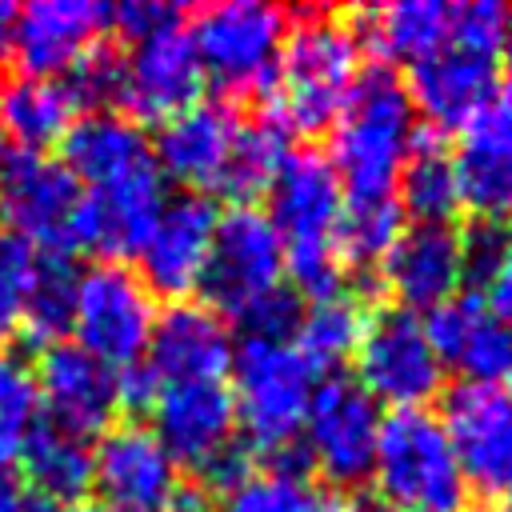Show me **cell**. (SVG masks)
<instances>
[{
  "label": "cell",
  "mask_w": 512,
  "mask_h": 512,
  "mask_svg": "<svg viewBox=\"0 0 512 512\" xmlns=\"http://www.w3.org/2000/svg\"><path fill=\"white\" fill-rule=\"evenodd\" d=\"M60 164L80 188H108L152 172V140L124 112H84L60 136Z\"/></svg>",
  "instance_id": "obj_26"
},
{
  "label": "cell",
  "mask_w": 512,
  "mask_h": 512,
  "mask_svg": "<svg viewBox=\"0 0 512 512\" xmlns=\"http://www.w3.org/2000/svg\"><path fill=\"white\" fill-rule=\"evenodd\" d=\"M148 368L160 384H220L232 372V324L208 304L176 300L156 312L148 336Z\"/></svg>",
  "instance_id": "obj_18"
},
{
  "label": "cell",
  "mask_w": 512,
  "mask_h": 512,
  "mask_svg": "<svg viewBox=\"0 0 512 512\" xmlns=\"http://www.w3.org/2000/svg\"><path fill=\"white\" fill-rule=\"evenodd\" d=\"M396 184H400L396 204L416 224H452V216L460 212V180H456L452 152L444 148V136L432 132L428 124L416 128L412 152Z\"/></svg>",
  "instance_id": "obj_30"
},
{
  "label": "cell",
  "mask_w": 512,
  "mask_h": 512,
  "mask_svg": "<svg viewBox=\"0 0 512 512\" xmlns=\"http://www.w3.org/2000/svg\"><path fill=\"white\" fill-rule=\"evenodd\" d=\"M440 424L456 452L464 488L512 500V392L500 384H452Z\"/></svg>",
  "instance_id": "obj_11"
},
{
  "label": "cell",
  "mask_w": 512,
  "mask_h": 512,
  "mask_svg": "<svg viewBox=\"0 0 512 512\" xmlns=\"http://www.w3.org/2000/svg\"><path fill=\"white\" fill-rule=\"evenodd\" d=\"M500 56L512 64V12L504 16V40H500Z\"/></svg>",
  "instance_id": "obj_47"
},
{
  "label": "cell",
  "mask_w": 512,
  "mask_h": 512,
  "mask_svg": "<svg viewBox=\"0 0 512 512\" xmlns=\"http://www.w3.org/2000/svg\"><path fill=\"white\" fill-rule=\"evenodd\" d=\"M372 476L380 504L400 512H460L468 500L448 432L428 408H396L380 420Z\"/></svg>",
  "instance_id": "obj_6"
},
{
  "label": "cell",
  "mask_w": 512,
  "mask_h": 512,
  "mask_svg": "<svg viewBox=\"0 0 512 512\" xmlns=\"http://www.w3.org/2000/svg\"><path fill=\"white\" fill-rule=\"evenodd\" d=\"M416 108L392 64L360 68L332 120V168L344 200L396 196V176L416 140Z\"/></svg>",
  "instance_id": "obj_2"
},
{
  "label": "cell",
  "mask_w": 512,
  "mask_h": 512,
  "mask_svg": "<svg viewBox=\"0 0 512 512\" xmlns=\"http://www.w3.org/2000/svg\"><path fill=\"white\" fill-rule=\"evenodd\" d=\"M152 436L172 464L204 476L228 448H236V404L228 384H164L152 404Z\"/></svg>",
  "instance_id": "obj_16"
},
{
  "label": "cell",
  "mask_w": 512,
  "mask_h": 512,
  "mask_svg": "<svg viewBox=\"0 0 512 512\" xmlns=\"http://www.w3.org/2000/svg\"><path fill=\"white\" fill-rule=\"evenodd\" d=\"M352 360L356 384L376 404H392V412L424 408L444 388V364L424 332V320L404 308H376L364 320Z\"/></svg>",
  "instance_id": "obj_8"
},
{
  "label": "cell",
  "mask_w": 512,
  "mask_h": 512,
  "mask_svg": "<svg viewBox=\"0 0 512 512\" xmlns=\"http://www.w3.org/2000/svg\"><path fill=\"white\" fill-rule=\"evenodd\" d=\"M12 28H16V8L0 0V64L12 56Z\"/></svg>",
  "instance_id": "obj_45"
},
{
  "label": "cell",
  "mask_w": 512,
  "mask_h": 512,
  "mask_svg": "<svg viewBox=\"0 0 512 512\" xmlns=\"http://www.w3.org/2000/svg\"><path fill=\"white\" fill-rule=\"evenodd\" d=\"M400 232H404V212L396 196H352L340 208L336 252L344 264L368 268L384 260V252L396 244Z\"/></svg>",
  "instance_id": "obj_34"
},
{
  "label": "cell",
  "mask_w": 512,
  "mask_h": 512,
  "mask_svg": "<svg viewBox=\"0 0 512 512\" xmlns=\"http://www.w3.org/2000/svg\"><path fill=\"white\" fill-rule=\"evenodd\" d=\"M108 28V8L88 0H36L16 8L12 28V56L20 60L24 76L60 80Z\"/></svg>",
  "instance_id": "obj_25"
},
{
  "label": "cell",
  "mask_w": 512,
  "mask_h": 512,
  "mask_svg": "<svg viewBox=\"0 0 512 512\" xmlns=\"http://www.w3.org/2000/svg\"><path fill=\"white\" fill-rule=\"evenodd\" d=\"M380 404L348 376H332L316 384L308 416H304V456L332 484H360L372 476L376 436H380Z\"/></svg>",
  "instance_id": "obj_12"
},
{
  "label": "cell",
  "mask_w": 512,
  "mask_h": 512,
  "mask_svg": "<svg viewBox=\"0 0 512 512\" xmlns=\"http://www.w3.org/2000/svg\"><path fill=\"white\" fill-rule=\"evenodd\" d=\"M268 196H272L268 220L284 248L288 288L296 296H308L312 304L340 296L344 260L336 252V224L344 208V188L332 160L316 148L288 152Z\"/></svg>",
  "instance_id": "obj_1"
},
{
  "label": "cell",
  "mask_w": 512,
  "mask_h": 512,
  "mask_svg": "<svg viewBox=\"0 0 512 512\" xmlns=\"http://www.w3.org/2000/svg\"><path fill=\"white\" fill-rule=\"evenodd\" d=\"M448 8L440 0H400V4H376L360 8L352 16V36L368 40L372 52L384 60H420L448 36Z\"/></svg>",
  "instance_id": "obj_27"
},
{
  "label": "cell",
  "mask_w": 512,
  "mask_h": 512,
  "mask_svg": "<svg viewBox=\"0 0 512 512\" xmlns=\"http://www.w3.org/2000/svg\"><path fill=\"white\" fill-rule=\"evenodd\" d=\"M76 288H80L76 260L68 252H40L32 264V284H28L20 332H28L40 344H56L72 328Z\"/></svg>",
  "instance_id": "obj_32"
},
{
  "label": "cell",
  "mask_w": 512,
  "mask_h": 512,
  "mask_svg": "<svg viewBox=\"0 0 512 512\" xmlns=\"http://www.w3.org/2000/svg\"><path fill=\"white\" fill-rule=\"evenodd\" d=\"M212 228H216V208L200 192H176L160 204L144 244L136 248L140 256V280L152 296H188L200 288L208 248H212Z\"/></svg>",
  "instance_id": "obj_15"
},
{
  "label": "cell",
  "mask_w": 512,
  "mask_h": 512,
  "mask_svg": "<svg viewBox=\"0 0 512 512\" xmlns=\"http://www.w3.org/2000/svg\"><path fill=\"white\" fill-rule=\"evenodd\" d=\"M508 248H512V224H508V220H484V216H476V220L460 232V268H464V284L488 288V280H492L496 268L504 264Z\"/></svg>",
  "instance_id": "obj_38"
},
{
  "label": "cell",
  "mask_w": 512,
  "mask_h": 512,
  "mask_svg": "<svg viewBox=\"0 0 512 512\" xmlns=\"http://www.w3.org/2000/svg\"><path fill=\"white\" fill-rule=\"evenodd\" d=\"M160 204H164L160 168L128 176L108 188H80V204H76L72 228H68V248H84L104 260L136 256Z\"/></svg>",
  "instance_id": "obj_20"
},
{
  "label": "cell",
  "mask_w": 512,
  "mask_h": 512,
  "mask_svg": "<svg viewBox=\"0 0 512 512\" xmlns=\"http://www.w3.org/2000/svg\"><path fill=\"white\" fill-rule=\"evenodd\" d=\"M508 8L492 0H468L448 8V36L420 60L408 64V96L416 116L432 132L464 128L496 92V60L504 40Z\"/></svg>",
  "instance_id": "obj_3"
},
{
  "label": "cell",
  "mask_w": 512,
  "mask_h": 512,
  "mask_svg": "<svg viewBox=\"0 0 512 512\" xmlns=\"http://www.w3.org/2000/svg\"><path fill=\"white\" fill-rule=\"evenodd\" d=\"M36 396L48 408L52 424L76 432V436H92V432H108L112 416H116V368H108L104 360H96L92 352H84L80 344L56 340L44 348L40 356V372H36Z\"/></svg>",
  "instance_id": "obj_23"
},
{
  "label": "cell",
  "mask_w": 512,
  "mask_h": 512,
  "mask_svg": "<svg viewBox=\"0 0 512 512\" xmlns=\"http://www.w3.org/2000/svg\"><path fill=\"white\" fill-rule=\"evenodd\" d=\"M484 292H488V300H484V304H488L504 324H512V248H508L504 264L496 268V276L488 280V288H484Z\"/></svg>",
  "instance_id": "obj_43"
},
{
  "label": "cell",
  "mask_w": 512,
  "mask_h": 512,
  "mask_svg": "<svg viewBox=\"0 0 512 512\" xmlns=\"http://www.w3.org/2000/svg\"><path fill=\"white\" fill-rule=\"evenodd\" d=\"M4 152H8V148H4V140H0V160H4Z\"/></svg>",
  "instance_id": "obj_51"
},
{
  "label": "cell",
  "mask_w": 512,
  "mask_h": 512,
  "mask_svg": "<svg viewBox=\"0 0 512 512\" xmlns=\"http://www.w3.org/2000/svg\"><path fill=\"white\" fill-rule=\"evenodd\" d=\"M28 512H64V508H60V504H48V500H32Z\"/></svg>",
  "instance_id": "obj_50"
},
{
  "label": "cell",
  "mask_w": 512,
  "mask_h": 512,
  "mask_svg": "<svg viewBox=\"0 0 512 512\" xmlns=\"http://www.w3.org/2000/svg\"><path fill=\"white\" fill-rule=\"evenodd\" d=\"M236 388V428H244L248 444L272 460V468L300 472L308 460L300 448L304 416L316 392V372L296 352V344L276 340H244L232 356Z\"/></svg>",
  "instance_id": "obj_4"
},
{
  "label": "cell",
  "mask_w": 512,
  "mask_h": 512,
  "mask_svg": "<svg viewBox=\"0 0 512 512\" xmlns=\"http://www.w3.org/2000/svg\"><path fill=\"white\" fill-rule=\"evenodd\" d=\"M204 92V68L192 44V32L184 24H168L156 36L132 44L124 56V96L136 116L144 120H168L184 108H192Z\"/></svg>",
  "instance_id": "obj_19"
},
{
  "label": "cell",
  "mask_w": 512,
  "mask_h": 512,
  "mask_svg": "<svg viewBox=\"0 0 512 512\" xmlns=\"http://www.w3.org/2000/svg\"><path fill=\"white\" fill-rule=\"evenodd\" d=\"M452 164L460 180V204L484 220L512 224V76L496 84L492 100L464 124Z\"/></svg>",
  "instance_id": "obj_17"
},
{
  "label": "cell",
  "mask_w": 512,
  "mask_h": 512,
  "mask_svg": "<svg viewBox=\"0 0 512 512\" xmlns=\"http://www.w3.org/2000/svg\"><path fill=\"white\" fill-rule=\"evenodd\" d=\"M340 512H392V508L380 504V500H372V496H356V500H348Z\"/></svg>",
  "instance_id": "obj_46"
},
{
  "label": "cell",
  "mask_w": 512,
  "mask_h": 512,
  "mask_svg": "<svg viewBox=\"0 0 512 512\" xmlns=\"http://www.w3.org/2000/svg\"><path fill=\"white\" fill-rule=\"evenodd\" d=\"M508 392H512V388H508Z\"/></svg>",
  "instance_id": "obj_53"
},
{
  "label": "cell",
  "mask_w": 512,
  "mask_h": 512,
  "mask_svg": "<svg viewBox=\"0 0 512 512\" xmlns=\"http://www.w3.org/2000/svg\"><path fill=\"white\" fill-rule=\"evenodd\" d=\"M360 76V40L336 16L308 12L304 20L288 24L272 92L276 116L288 132H320L332 128L348 88Z\"/></svg>",
  "instance_id": "obj_5"
},
{
  "label": "cell",
  "mask_w": 512,
  "mask_h": 512,
  "mask_svg": "<svg viewBox=\"0 0 512 512\" xmlns=\"http://www.w3.org/2000/svg\"><path fill=\"white\" fill-rule=\"evenodd\" d=\"M300 316H304L300 296H296L288 284H280V288L264 292L256 304H248L232 324L244 328V340H276V344H292Z\"/></svg>",
  "instance_id": "obj_39"
},
{
  "label": "cell",
  "mask_w": 512,
  "mask_h": 512,
  "mask_svg": "<svg viewBox=\"0 0 512 512\" xmlns=\"http://www.w3.org/2000/svg\"><path fill=\"white\" fill-rule=\"evenodd\" d=\"M160 380L148 364H128V368H116V404L128 408V412H152L156 396H160Z\"/></svg>",
  "instance_id": "obj_42"
},
{
  "label": "cell",
  "mask_w": 512,
  "mask_h": 512,
  "mask_svg": "<svg viewBox=\"0 0 512 512\" xmlns=\"http://www.w3.org/2000/svg\"><path fill=\"white\" fill-rule=\"evenodd\" d=\"M220 512H332V500L304 472L268 468L248 472L236 488H228Z\"/></svg>",
  "instance_id": "obj_35"
},
{
  "label": "cell",
  "mask_w": 512,
  "mask_h": 512,
  "mask_svg": "<svg viewBox=\"0 0 512 512\" xmlns=\"http://www.w3.org/2000/svg\"><path fill=\"white\" fill-rule=\"evenodd\" d=\"M384 288L400 300L404 312H432L448 304L460 284V232L452 224H412L380 260Z\"/></svg>",
  "instance_id": "obj_24"
},
{
  "label": "cell",
  "mask_w": 512,
  "mask_h": 512,
  "mask_svg": "<svg viewBox=\"0 0 512 512\" xmlns=\"http://www.w3.org/2000/svg\"><path fill=\"white\" fill-rule=\"evenodd\" d=\"M288 128L272 116L264 120H240V132L232 140L224 176H220V192L232 196L236 204H252L260 192L272 188L280 164L288 160Z\"/></svg>",
  "instance_id": "obj_31"
},
{
  "label": "cell",
  "mask_w": 512,
  "mask_h": 512,
  "mask_svg": "<svg viewBox=\"0 0 512 512\" xmlns=\"http://www.w3.org/2000/svg\"><path fill=\"white\" fill-rule=\"evenodd\" d=\"M188 32L204 80H212L220 92L244 96L264 92L272 84L288 36V12L264 0H224L196 12Z\"/></svg>",
  "instance_id": "obj_7"
},
{
  "label": "cell",
  "mask_w": 512,
  "mask_h": 512,
  "mask_svg": "<svg viewBox=\"0 0 512 512\" xmlns=\"http://www.w3.org/2000/svg\"><path fill=\"white\" fill-rule=\"evenodd\" d=\"M28 504H32V496H28L24 480L12 476L8 468H0V512H28Z\"/></svg>",
  "instance_id": "obj_44"
},
{
  "label": "cell",
  "mask_w": 512,
  "mask_h": 512,
  "mask_svg": "<svg viewBox=\"0 0 512 512\" xmlns=\"http://www.w3.org/2000/svg\"><path fill=\"white\" fill-rule=\"evenodd\" d=\"M364 332V312L352 296H328L304 308L296 324V352L308 360L312 372H332L344 360H352Z\"/></svg>",
  "instance_id": "obj_33"
},
{
  "label": "cell",
  "mask_w": 512,
  "mask_h": 512,
  "mask_svg": "<svg viewBox=\"0 0 512 512\" xmlns=\"http://www.w3.org/2000/svg\"><path fill=\"white\" fill-rule=\"evenodd\" d=\"M280 276H284V248L268 212L256 204H232L216 212L212 248L200 276V292L208 296V308L216 316L236 320L264 292L280 288Z\"/></svg>",
  "instance_id": "obj_9"
},
{
  "label": "cell",
  "mask_w": 512,
  "mask_h": 512,
  "mask_svg": "<svg viewBox=\"0 0 512 512\" xmlns=\"http://www.w3.org/2000/svg\"><path fill=\"white\" fill-rule=\"evenodd\" d=\"M80 204V184L72 172L44 152H4L0 160V220L12 224L16 240L44 244L48 252H68L72 212Z\"/></svg>",
  "instance_id": "obj_13"
},
{
  "label": "cell",
  "mask_w": 512,
  "mask_h": 512,
  "mask_svg": "<svg viewBox=\"0 0 512 512\" xmlns=\"http://www.w3.org/2000/svg\"><path fill=\"white\" fill-rule=\"evenodd\" d=\"M168 512H204V504H200V500H192V496H176V504H172Z\"/></svg>",
  "instance_id": "obj_48"
},
{
  "label": "cell",
  "mask_w": 512,
  "mask_h": 512,
  "mask_svg": "<svg viewBox=\"0 0 512 512\" xmlns=\"http://www.w3.org/2000/svg\"><path fill=\"white\" fill-rule=\"evenodd\" d=\"M20 464H24V480L28 488H36V500L48 504H76L84 500V492L92 488V444L60 424H36L20 448Z\"/></svg>",
  "instance_id": "obj_29"
},
{
  "label": "cell",
  "mask_w": 512,
  "mask_h": 512,
  "mask_svg": "<svg viewBox=\"0 0 512 512\" xmlns=\"http://www.w3.org/2000/svg\"><path fill=\"white\" fill-rule=\"evenodd\" d=\"M424 332L444 368L460 372L464 384H508L512 380V324H504L476 292L452 296L432 308Z\"/></svg>",
  "instance_id": "obj_22"
},
{
  "label": "cell",
  "mask_w": 512,
  "mask_h": 512,
  "mask_svg": "<svg viewBox=\"0 0 512 512\" xmlns=\"http://www.w3.org/2000/svg\"><path fill=\"white\" fill-rule=\"evenodd\" d=\"M108 24L128 44H140V40L156 36L160 28H168V24H180V8L160 4V0H124V4L108 8Z\"/></svg>",
  "instance_id": "obj_41"
},
{
  "label": "cell",
  "mask_w": 512,
  "mask_h": 512,
  "mask_svg": "<svg viewBox=\"0 0 512 512\" xmlns=\"http://www.w3.org/2000/svg\"><path fill=\"white\" fill-rule=\"evenodd\" d=\"M240 132V116L224 100H196L192 108L160 120L152 140V160L160 176H172L184 184V192H208L220 188L232 140Z\"/></svg>",
  "instance_id": "obj_21"
},
{
  "label": "cell",
  "mask_w": 512,
  "mask_h": 512,
  "mask_svg": "<svg viewBox=\"0 0 512 512\" xmlns=\"http://www.w3.org/2000/svg\"><path fill=\"white\" fill-rule=\"evenodd\" d=\"M68 512H108V508H104L100 500H76V504H72Z\"/></svg>",
  "instance_id": "obj_49"
},
{
  "label": "cell",
  "mask_w": 512,
  "mask_h": 512,
  "mask_svg": "<svg viewBox=\"0 0 512 512\" xmlns=\"http://www.w3.org/2000/svg\"><path fill=\"white\" fill-rule=\"evenodd\" d=\"M92 484L108 512H168L180 496L176 464L144 424H116L100 436Z\"/></svg>",
  "instance_id": "obj_14"
},
{
  "label": "cell",
  "mask_w": 512,
  "mask_h": 512,
  "mask_svg": "<svg viewBox=\"0 0 512 512\" xmlns=\"http://www.w3.org/2000/svg\"><path fill=\"white\" fill-rule=\"evenodd\" d=\"M32 264L36 252L24 240H0V340L20 332L24 320V300H28V284H32Z\"/></svg>",
  "instance_id": "obj_40"
},
{
  "label": "cell",
  "mask_w": 512,
  "mask_h": 512,
  "mask_svg": "<svg viewBox=\"0 0 512 512\" xmlns=\"http://www.w3.org/2000/svg\"><path fill=\"white\" fill-rule=\"evenodd\" d=\"M500 512H512V504H508V508H500Z\"/></svg>",
  "instance_id": "obj_52"
},
{
  "label": "cell",
  "mask_w": 512,
  "mask_h": 512,
  "mask_svg": "<svg viewBox=\"0 0 512 512\" xmlns=\"http://www.w3.org/2000/svg\"><path fill=\"white\" fill-rule=\"evenodd\" d=\"M64 88L76 108L112 112V104H120L124 96V52H116L112 44H92L64 72Z\"/></svg>",
  "instance_id": "obj_37"
},
{
  "label": "cell",
  "mask_w": 512,
  "mask_h": 512,
  "mask_svg": "<svg viewBox=\"0 0 512 512\" xmlns=\"http://www.w3.org/2000/svg\"><path fill=\"white\" fill-rule=\"evenodd\" d=\"M152 324H156V296L128 264L100 260L88 272H80L72 332L84 352H92L108 368L140 364Z\"/></svg>",
  "instance_id": "obj_10"
},
{
  "label": "cell",
  "mask_w": 512,
  "mask_h": 512,
  "mask_svg": "<svg viewBox=\"0 0 512 512\" xmlns=\"http://www.w3.org/2000/svg\"><path fill=\"white\" fill-rule=\"evenodd\" d=\"M76 116V104L64 80L48 76H12L0 84V140H12L16 152H40L60 140Z\"/></svg>",
  "instance_id": "obj_28"
},
{
  "label": "cell",
  "mask_w": 512,
  "mask_h": 512,
  "mask_svg": "<svg viewBox=\"0 0 512 512\" xmlns=\"http://www.w3.org/2000/svg\"><path fill=\"white\" fill-rule=\"evenodd\" d=\"M36 412H40V396H36V376L32 368L0 348V468L20 456L28 432L36 428Z\"/></svg>",
  "instance_id": "obj_36"
}]
</instances>
